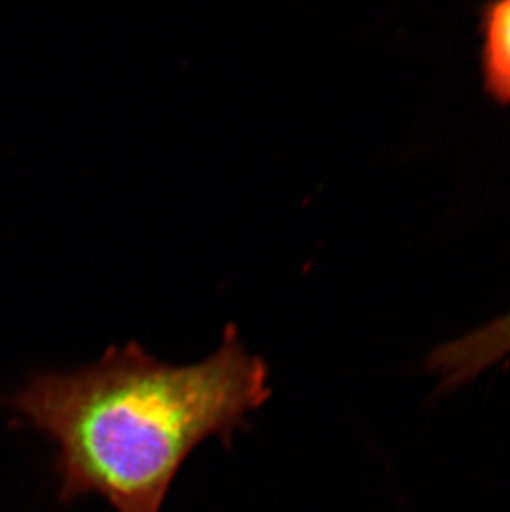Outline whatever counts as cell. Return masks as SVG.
<instances>
[{
  "label": "cell",
  "instance_id": "cell-1",
  "mask_svg": "<svg viewBox=\"0 0 510 512\" xmlns=\"http://www.w3.org/2000/svg\"><path fill=\"white\" fill-rule=\"evenodd\" d=\"M269 375L229 325L203 362L174 367L130 342L75 372L37 373L2 401L57 443L62 503L98 494L116 512H161L188 456L269 400Z\"/></svg>",
  "mask_w": 510,
  "mask_h": 512
},
{
  "label": "cell",
  "instance_id": "cell-2",
  "mask_svg": "<svg viewBox=\"0 0 510 512\" xmlns=\"http://www.w3.org/2000/svg\"><path fill=\"white\" fill-rule=\"evenodd\" d=\"M484 75L492 97L510 103V0L491 5L484 17Z\"/></svg>",
  "mask_w": 510,
  "mask_h": 512
},
{
  "label": "cell",
  "instance_id": "cell-3",
  "mask_svg": "<svg viewBox=\"0 0 510 512\" xmlns=\"http://www.w3.org/2000/svg\"><path fill=\"white\" fill-rule=\"evenodd\" d=\"M459 353L467 367L484 372L510 353V312L491 324L484 325L459 342Z\"/></svg>",
  "mask_w": 510,
  "mask_h": 512
}]
</instances>
